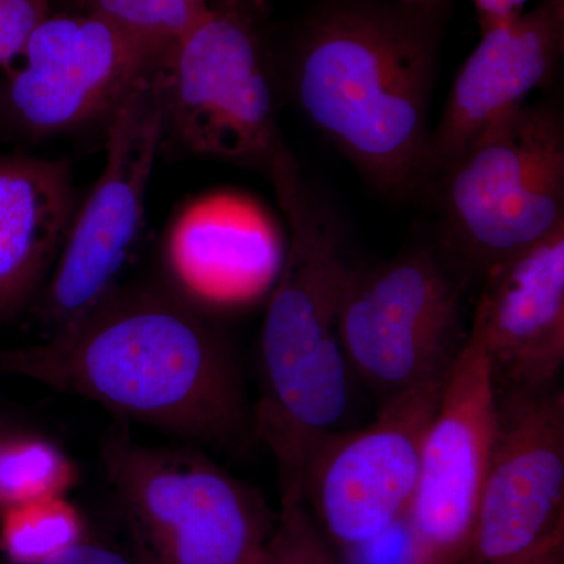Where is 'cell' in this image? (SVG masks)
I'll return each instance as SVG.
<instances>
[{
    "label": "cell",
    "mask_w": 564,
    "mask_h": 564,
    "mask_svg": "<svg viewBox=\"0 0 564 564\" xmlns=\"http://www.w3.org/2000/svg\"><path fill=\"white\" fill-rule=\"evenodd\" d=\"M163 254L170 288L203 310L250 295L281 265L263 212L232 195L204 196L182 207Z\"/></svg>",
    "instance_id": "cell-15"
},
{
    "label": "cell",
    "mask_w": 564,
    "mask_h": 564,
    "mask_svg": "<svg viewBox=\"0 0 564 564\" xmlns=\"http://www.w3.org/2000/svg\"><path fill=\"white\" fill-rule=\"evenodd\" d=\"M281 513L259 564H336L302 500H281Z\"/></svg>",
    "instance_id": "cell-20"
},
{
    "label": "cell",
    "mask_w": 564,
    "mask_h": 564,
    "mask_svg": "<svg viewBox=\"0 0 564 564\" xmlns=\"http://www.w3.org/2000/svg\"><path fill=\"white\" fill-rule=\"evenodd\" d=\"M76 478L69 456L50 440L10 432L0 444V511L65 496Z\"/></svg>",
    "instance_id": "cell-17"
},
{
    "label": "cell",
    "mask_w": 564,
    "mask_h": 564,
    "mask_svg": "<svg viewBox=\"0 0 564 564\" xmlns=\"http://www.w3.org/2000/svg\"><path fill=\"white\" fill-rule=\"evenodd\" d=\"M192 2L203 3V6H209V0H192Z\"/></svg>",
    "instance_id": "cell-27"
},
{
    "label": "cell",
    "mask_w": 564,
    "mask_h": 564,
    "mask_svg": "<svg viewBox=\"0 0 564 564\" xmlns=\"http://www.w3.org/2000/svg\"><path fill=\"white\" fill-rule=\"evenodd\" d=\"M0 547L14 564H41L85 538L84 518L65 496L0 511Z\"/></svg>",
    "instance_id": "cell-18"
},
{
    "label": "cell",
    "mask_w": 564,
    "mask_h": 564,
    "mask_svg": "<svg viewBox=\"0 0 564 564\" xmlns=\"http://www.w3.org/2000/svg\"><path fill=\"white\" fill-rule=\"evenodd\" d=\"M563 46L564 0H540L516 20L481 32L432 131L429 185L492 122L549 84Z\"/></svg>",
    "instance_id": "cell-14"
},
{
    "label": "cell",
    "mask_w": 564,
    "mask_h": 564,
    "mask_svg": "<svg viewBox=\"0 0 564 564\" xmlns=\"http://www.w3.org/2000/svg\"><path fill=\"white\" fill-rule=\"evenodd\" d=\"M421 7H334L304 29L288 90L375 188L429 187L436 40Z\"/></svg>",
    "instance_id": "cell-2"
},
{
    "label": "cell",
    "mask_w": 564,
    "mask_h": 564,
    "mask_svg": "<svg viewBox=\"0 0 564 564\" xmlns=\"http://www.w3.org/2000/svg\"><path fill=\"white\" fill-rule=\"evenodd\" d=\"M159 63L132 85L107 118L101 176L74 212L43 296L44 317L55 329L113 291L139 236L165 129Z\"/></svg>",
    "instance_id": "cell-8"
},
{
    "label": "cell",
    "mask_w": 564,
    "mask_h": 564,
    "mask_svg": "<svg viewBox=\"0 0 564 564\" xmlns=\"http://www.w3.org/2000/svg\"><path fill=\"white\" fill-rule=\"evenodd\" d=\"M444 261L459 284L564 228V120L552 102H524L492 122L441 176Z\"/></svg>",
    "instance_id": "cell-4"
},
{
    "label": "cell",
    "mask_w": 564,
    "mask_h": 564,
    "mask_svg": "<svg viewBox=\"0 0 564 564\" xmlns=\"http://www.w3.org/2000/svg\"><path fill=\"white\" fill-rule=\"evenodd\" d=\"M529 0H474L481 32L521 17Z\"/></svg>",
    "instance_id": "cell-23"
},
{
    "label": "cell",
    "mask_w": 564,
    "mask_h": 564,
    "mask_svg": "<svg viewBox=\"0 0 564 564\" xmlns=\"http://www.w3.org/2000/svg\"><path fill=\"white\" fill-rule=\"evenodd\" d=\"M400 2L411 7H421V9H433L440 0H400Z\"/></svg>",
    "instance_id": "cell-25"
},
{
    "label": "cell",
    "mask_w": 564,
    "mask_h": 564,
    "mask_svg": "<svg viewBox=\"0 0 564 564\" xmlns=\"http://www.w3.org/2000/svg\"><path fill=\"white\" fill-rule=\"evenodd\" d=\"M0 377L39 381L225 451L254 440L229 340L172 288H115L46 343L0 350Z\"/></svg>",
    "instance_id": "cell-1"
},
{
    "label": "cell",
    "mask_w": 564,
    "mask_h": 564,
    "mask_svg": "<svg viewBox=\"0 0 564 564\" xmlns=\"http://www.w3.org/2000/svg\"><path fill=\"white\" fill-rule=\"evenodd\" d=\"M511 564H564V543L554 545L532 558L522 560V562Z\"/></svg>",
    "instance_id": "cell-24"
},
{
    "label": "cell",
    "mask_w": 564,
    "mask_h": 564,
    "mask_svg": "<svg viewBox=\"0 0 564 564\" xmlns=\"http://www.w3.org/2000/svg\"><path fill=\"white\" fill-rule=\"evenodd\" d=\"M76 207L68 163L0 155V315L20 310L51 274Z\"/></svg>",
    "instance_id": "cell-16"
},
{
    "label": "cell",
    "mask_w": 564,
    "mask_h": 564,
    "mask_svg": "<svg viewBox=\"0 0 564 564\" xmlns=\"http://www.w3.org/2000/svg\"><path fill=\"white\" fill-rule=\"evenodd\" d=\"M166 52L99 14H55L7 66V107L36 139L79 129L109 118Z\"/></svg>",
    "instance_id": "cell-12"
},
{
    "label": "cell",
    "mask_w": 564,
    "mask_h": 564,
    "mask_svg": "<svg viewBox=\"0 0 564 564\" xmlns=\"http://www.w3.org/2000/svg\"><path fill=\"white\" fill-rule=\"evenodd\" d=\"M166 137L188 154L273 180L296 162L278 124V87L258 31L232 3L212 7L159 63Z\"/></svg>",
    "instance_id": "cell-5"
},
{
    "label": "cell",
    "mask_w": 564,
    "mask_h": 564,
    "mask_svg": "<svg viewBox=\"0 0 564 564\" xmlns=\"http://www.w3.org/2000/svg\"><path fill=\"white\" fill-rule=\"evenodd\" d=\"M499 406L491 362L474 332L444 381L403 522L410 564H459L473 538L491 463Z\"/></svg>",
    "instance_id": "cell-10"
},
{
    "label": "cell",
    "mask_w": 564,
    "mask_h": 564,
    "mask_svg": "<svg viewBox=\"0 0 564 564\" xmlns=\"http://www.w3.org/2000/svg\"><path fill=\"white\" fill-rule=\"evenodd\" d=\"M491 463L459 564H511L564 543L562 388L497 392Z\"/></svg>",
    "instance_id": "cell-11"
},
{
    "label": "cell",
    "mask_w": 564,
    "mask_h": 564,
    "mask_svg": "<svg viewBox=\"0 0 564 564\" xmlns=\"http://www.w3.org/2000/svg\"><path fill=\"white\" fill-rule=\"evenodd\" d=\"M51 17V0H0V66L20 57L32 33Z\"/></svg>",
    "instance_id": "cell-21"
},
{
    "label": "cell",
    "mask_w": 564,
    "mask_h": 564,
    "mask_svg": "<svg viewBox=\"0 0 564 564\" xmlns=\"http://www.w3.org/2000/svg\"><path fill=\"white\" fill-rule=\"evenodd\" d=\"M41 564H141L110 545L82 538Z\"/></svg>",
    "instance_id": "cell-22"
},
{
    "label": "cell",
    "mask_w": 564,
    "mask_h": 564,
    "mask_svg": "<svg viewBox=\"0 0 564 564\" xmlns=\"http://www.w3.org/2000/svg\"><path fill=\"white\" fill-rule=\"evenodd\" d=\"M447 373L381 404L366 426L339 430L315 448L304 473L303 500L340 547L369 543L406 514Z\"/></svg>",
    "instance_id": "cell-9"
},
{
    "label": "cell",
    "mask_w": 564,
    "mask_h": 564,
    "mask_svg": "<svg viewBox=\"0 0 564 564\" xmlns=\"http://www.w3.org/2000/svg\"><path fill=\"white\" fill-rule=\"evenodd\" d=\"M497 392L558 386L564 364V228L486 274L470 325Z\"/></svg>",
    "instance_id": "cell-13"
},
{
    "label": "cell",
    "mask_w": 564,
    "mask_h": 564,
    "mask_svg": "<svg viewBox=\"0 0 564 564\" xmlns=\"http://www.w3.org/2000/svg\"><path fill=\"white\" fill-rule=\"evenodd\" d=\"M462 292L440 252L426 247L348 267L340 343L352 377L381 404L448 372L464 343Z\"/></svg>",
    "instance_id": "cell-7"
},
{
    "label": "cell",
    "mask_w": 564,
    "mask_h": 564,
    "mask_svg": "<svg viewBox=\"0 0 564 564\" xmlns=\"http://www.w3.org/2000/svg\"><path fill=\"white\" fill-rule=\"evenodd\" d=\"M102 463L141 564H259L276 518L258 491L207 456L115 432Z\"/></svg>",
    "instance_id": "cell-6"
},
{
    "label": "cell",
    "mask_w": 564,
    "mask_h": 564,
    "mask_svg": "<svg viewBox=\"0 0 564 564\" xmlns=\"http://www.w3.org/2000/svg\"><path fill=\"white\" fill-rule=\"evenodd\" d=\"M289 223V242L259 340L254 440L276 459L281 500H303L317 445L343 430L352 373L339 336V304L350 263L333 212L300 170L272 181Z\"/></svg>",
    "instance_id": "cell-3"
},
{
    "label": "cell",
    "mask_w": 564,
    "mask_h": 564,
    "mask_svg": "<svg viewBox=\"0 0 564 564\" xmlns=\"http://www.w3.org/2000/svg\"><path fill=\"white\" fill-rule=\"evenodd\" d=\"M85 3L90 13L163 51L172 50L210 9L192 0H85Z\"/></svg>",
    "instance_id": "cell-19"
},
{
    "label": "cell",
    "mask_w": 564,
    "mask_h": 564,
    "mask_svg": "<svg viewBox=\"0 0 564 564\" xmlns=\"http://www.w3.org/2000/svg\"><path fill=\"white\" fill-rule=\"evenodd\" d=\"M10 432H7V430L0 429V444H2V441L6 440L7 434Z\"/></svg>",
    "instance_id": "cell-26"
}]
</instances>
